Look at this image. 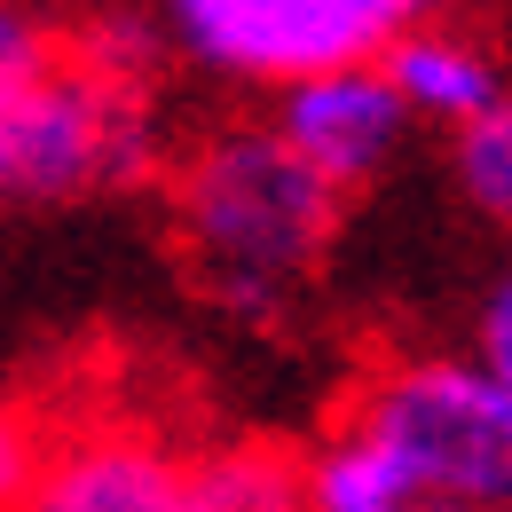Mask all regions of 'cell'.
<instances>
[{"instance_id": "8fae6325", "label": "cell", "mask_w": 512, "mask_h": 512, "mask_svg": "<svg viewBox=\"0 0 512 512\" xmlns=\"http://www.w3.org/2000/svg\"><path fill=\"white\" fill-rule=\"evenodd\" d=\"M40 434L16 418V410H0V505H24L32 497V473H40Z\"/></svg>"}, {"instance_id": "9c48e42d", "label": "cell", "mask_w": 512, "mask_h": 512, "mask_svg": "<svg viewBox=\"0 0 512 512\" xmlns=\"http://www.w3.org/2000/svg\"><path fill=\"white\" fill-rule=\"evenodd\" d=\"M300 505V465L276 449H213L190 457V512H284Z\"/></svg>"}, {"instance_id": "8992f818", "label": "cell", "mask_w": 512, "mask_h": 512, "mask_svg": "<svg viewBox=\"0 0 512 512\" xmlns=\"http://www.w3.org/2000/svg\"><path fill=\"white\" fill-rule=\"evenodd\" d=\"M40 512H190V457H174L150 434L103 426L40 449L32 497Z\"/></svg>"}, {"instance_id": "ba28073f", "label": "cell", "mask_w": 512, "mask_h": 512, "mask_svg": "<svg viewBox=\"0 0 512 512\" xmlns=\"http://www.w3.org/2000/svg\"><path fill=\"white\" fill-rule=\"evenodd\" d=\"M449 182H457V197H465L489 229L512 237V79L473 119L449 127Z\"/></svg>"}, {"instance_id": "7a4b0ae2", "label": "cell", "mask_w": 512, "mask_h": 512, "mask_svg": "<svg viewBox=\"0 0 512 512\" xmlns=\"http://www.w3.org/2000/svg\"><path fill=\"white\" fill-rule=\"evenodd\" d=\"M339 190L276 134V119L213 127L174 158V245L197 292L229 316L292 308L331 260Z\"/></svg>"}, {"instance_id": "52a82bcc", "label": "cell", "mask_w": 512, "mask_h": 512, "mask_svg": "<svg viewBox=\"0 0 512 512\" xmlns=\"http://www.w3.org/2000/svg\"><path fill=\"white\" fill-rule=\"evenodd\" d=\"M379 64L410 111V127H457L505 87V56L465 16H410Z\"/></svg>"}, {"instance_id": "277c9868", "label": "cell", "mask_w": 512, "mask_h": 512, "mask_svg": "<svg viewBox=\"0 0 512 512\" xmlns=\"http://www.w3.org/2000/svg\"><path fill=\"white\" fill-rule=\"evenodd\" d=\"M426 0H166V40L205 79L292 87L331 64H371Z\"/></svg>"}, {"instance_id": "7c38bea8", "label": "cell", "mask_w": 512, "mask_h": 512, "mask_svg": "<svg viewBox=\"0 0 512 512\" xmlns=\"http://www.w3.org/2000/svg\"><path fill=\"white\" fill-rule=\"evenodd\" d=\"M48 56V32H40V16L24 8V0H0V79L24 64H40Z\"/></svg>"}, {"instance_id": "30bf717a", "label": "cell", "mask_w": 512, "mask_h": 512, "mask_svg": "<svg viewBox=\"0 0 512 512\" xmlns=\"http://www.w3.org/2000/svg\"><path fill=\"white\" fill-rule=\"evenodd\" d=\"M473 355L512 386V268L489 284V300H481V316H473Z\"/></svg>"}, {"instance_id": "6da1fadb", "label": "cell", "mask_w": 512, "mask_h": 512, "mask_svg": "<svg viewBox=\"0 0 512 512\" xmlns=\"http://www.w3.org/2000/svg\"><path fill=\"white\" fill-rule=\"evenodd\" d=\"M316 512H512V386L481 355H402L300 457Z\"/></svg>"}, {"instance_id": "3957f363", "label": "cell", "mask_w": 512, "mask_h": 512, "mask_svg": "<svg viewBox=\"0 0 512 512\" xmlns=\"http://www.w3.org/2000/svg\"><path fill=\"white\" fill-rule=\"evenodd\" d=\"M158 158V103L134 56L79 48L0 79V213H56L142 182Z\"/></svg>"}, {"instance_id": "4fadbf2b", "label": "cell", "mask_w": 512, "mask_h": 512, "mask_svg": "<svg viewBox=\"0 0 512 512\" xmlns=\"http://www.w3.org/2000/svg\"><path fill=\"white\" fill-rule=\"evenodd\" d=\"M465 8H481V0H426V16H465Z\"/></svg>"}, {"instance_id": "5b68a950", "label": "cell", "mask_w": 512, "mask_h": 512, "mask_svg": "<svg viewBox=\"0 0 512 512\" xmlns=\"http://www.w3.org/2000/svg\"><path fill=\"white\" fill-rule=\"evenodd\" d=\"M276 134L347 197L402 158L410 111H402L386 64L371 56V64H331V71H308V79L276 87Z\"/></svg>"}]
</instances>
